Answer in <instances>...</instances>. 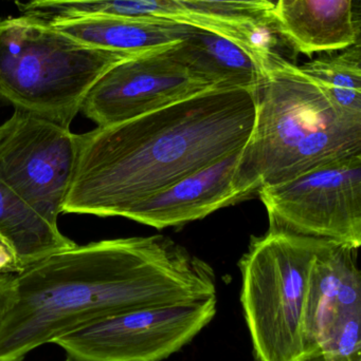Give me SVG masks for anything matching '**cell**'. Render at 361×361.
<instances>
[{"label": "cell", "mask_w": 361, "mask_h": 361, "mask_svg": "<svg viewBox=\"0 0 361 361\" xmlns=\"http://www.w3.org/2000/svg\"><path fill=\"white\" fill-rule=\"evenodd\" d=\"M80 152V135L15 110L0 126V182L57 226Z\"/></svg>", "instance_id": "ba28073f"}, {"label": "cell", "mask_w": 361, "mask_h": 361, "mask_svg": "<svg viewBox=\"0 0 361 361\" xmlns=\"http://www.w3.org/2000/svg\"><path fill=\"white\" fill-rule=\"evenodd\" d=\"M169 48L134 55L110 68L87 92L81 112L97 127L112 126L216 89L193 75Z\"/></svg>", "instance_id": "9c48e42d"}, {"label": "cell", "mask_w": 361, "mask_h": 361, "mask_svg": "<svg viewBox=\"0 0 361 361\" xmlns=\"http://www.w3.org/2000/svg\"><path fill=\"white\" fill-rule=\"evenodd\" d=\"M29 10L47 23L88 16L173 21L230 38L262 61L273 51L269 37L273 13L265 11L180 0H31Z\"/></svg>", "instance_id": "30bf717a"}, {"label": "cell", "mask_w": 361, "mask_h": 361, "mask_svg": "<svg viewBox=\"0 0 361 361\" xmlns=\"http://www.w3.org/2000/svg\"><path fill=\"white\" fill-rule=\"evenodd\" d=\"M265 2H266L267 4H268L269 6H271V10H273V8L277 6L278 2H279V0H264Z\"/></svg>", "instance_id": "7402d4cb"}, {"label": "cell", "mask_w": 361, "mask_h": 361, "mask_svg": "<svg viewBox=\"0 0 361 361\" xmlns=\"http://www.w3.org/2000/svg\"><path fill=\"white\" fill-rule=\"evenodd\" d=\"M65 361H78V360H70V358H67V360H66Z\"/></svg>", "instance_id": "603a6c76"}, {"label": "cell", "mask_w": 361, "mask_h": 361, "mask_svg": "<svg viewBox=\"0 0 361 361\" xmlns=\"http://www.w3.org/2000/svg\"><path fill=\"white\" fill-rule=\"evenodd\" d=\"M218 298L206 297L116 314L54 341L78 361H161L179 351L213 319Z\"/></svg>", "instance_id": "52a82bcc"}, {"label": "cell", "mask_w": 361, "mask_h": 361, "mask_svg": "<svg viewBox=\"0 0 361 361\" xmlns=\"http://www.w3.org/2000/svg\"><path fill=\"white\" fill-rule=\"evenodd\" d=\"M303 361H324V357H322V354L320 352H317V353L314 354V355L309 356V358Z\"/></svg>", "instance_id": "44dd1931"}, {"label": "cell", "mask_w": 361, "mask_h": 361, "mask_svg": "<svg viewBox=\"0 0 361 361\" xmlns=\"http://www.w3.org/2000/svg\"><path fill=\"white\" fill-rule=\"evenodd\" d=\"M48 25L81 44L131 54L173 46L194 29L173 21L112 16L78 17Z\"/></svg>", "instance_id": "9a60e30c"}, {"label": "cell", "mask_w": 361, "mask_h": 361, "mask_svg": "<svg viewBox=\"0 0 361 361\" xmlns=\"http://www.w3.org/2000/svg\"><path fill=\"white\" fill-rule=\"evenodd\" d=\"M248 89H210L80 135L64 214L122 216L165 187L245 147L256 122Z\"/></svg>", "instance_id": "7a4b0ae2"}, {"label": "cell", "mask_w": 361, "mask_h": 361, "mask_svg": "<svg viewBox=\"0 0 361 361\" xmlns=\"http://www.w3.org/2000/svg\"><path fill=\"white\" fill-rule=\"evenodd\" d=\"M358 248L326 241L309 276L305 335L324 361H361Z\"/></svg>", "instance_id": "8fae6325"}, {"label": "cell", "mask_w": 361, "mask_h": 361, "mask_svg": "<svg viewBox=\"0 0 361 361\" xmlns=\"http://www.w3.org/2000/svg\"><path fill=\"white\" fill-rule=\"evenodd\" d=\"M278 31L305 55L343 50L357 42L353 0H279Z\"/></svg>", "instance_id": "4fadbf2b"}, {"label": "cell", "mask_w": 361, "mask_h": 361, "mask_svg": "<svg viewBox=\"0 0 361 361\" xmlns=\"http://www.w3.org/2000/svg\"><path fill=\"white\" fill-rule=\"evenodd\" d=\"M0 237L12 246L23 269L53 252L76 245L1 182Z\"/></svg>", "instance_id": "2e32d148"}, {"label": "cell", "mask_w": 361, "mask_h": 361, "mask_svg": "<svg viewBox=\"0 0 361 361\" xmlns=\"http://www.w3.org/2000/svg\"><path fill=\"white\" fill-rule=\"evenodd\" d=\"M299 68L322 89L339 111L361 120L360 42L334 56L314 59Z\"/></svg>", "instance_id": "e0dca14e"}, {"label": "cell", "mask_w": 361, "mask_h": 361, "mask_svg": "<svg viewBox=\"0 0 361 361\" xmlns=\"http://www.w3.org/2000/svg\"><path fill=\"white\" fill-rule=\"evenodd\" d=\"M23 269V267L12 246L0 237V277L17 275Z\"/></svg>", "instance_id": "ac0fdd59"}, {"label": "cell", "mask_w": 361, "mask_h": 361, "mask_svg": "<svg viewBox=\"0 0 361 361\" xmlns=\"http://www.w3.org/2000/svg\"><path fill=\"white\" fill-rule=\"evenodd\" d=\"M242 149L190 173L129 208L123 218L157 229L179 226L244 200L235 178Z\"/></svg>", "instance_id": "7c38bea8"}, {"label": "cell", "mask_w": 361, "mask_h": 361, "mask_svg": "<svg viewBox=\"0 0 361 361\" xmlns=\"http://www.w3.org/2000/svg\"><path fill=\"white\" fill-rule=\"evenodd\" d=\"M134 55L81 44L23 15L0 19V97L70 128L93 84Z\"/></svg>", "instance_id": "277c9868"}, {"label": "cell", "mask_w": 361, "mask_h": 361, "mask_svg": "<svg viewBox=\"0 0 361 361\" xmlns=\"http://www.w3.org/2000/svg\"><path fill=\"white\" fill-rule=\"evenodd\" d=\"M170 53L193 75L216 89L256 90L264 63L230 38L194 27Z\"/></svg>", "instance_id": "5bb4252c"}, {"label": "cell", "mask_w": 361, "mask_h": 361, "mask_svg": "<svg viewBox=\"0 0 361 361\" xmlns=\"http://www.w3.org/2000/svg\"><path fill=\"white\" fill-rule=\"evenodd\" d=\"M14 290H13V276L0 277V318L12 302Z\"/></svg>", "instance_id": "ffe728a7"}, {"label": "cell", "mask_w": 361, "mask_h": 361, "mask_svg": "<svg viewBox=\"0 0 361 361\" xmlns=\"http://www.w3.org/2000/svg\"><path fill=\"white\" fill-rule=\"evenodd\" d=\"M324 242L271 229L252 238L239 267L256 361H303L315 354L305 313L312 267Z\"/></svg>", "instance_id": "5b68a950"}, {"label": "cell", "mask_w": 361, "mask_h": 361, "mask_svg": "<svg viewBox=\"0 0 361 361\" xmlns=\"http://www.w3.org/2000/svg\"><path fill=\"white\" fill-rule=\"evenodd\" d=\"M256 97V122L235 186L244 199L264 186L361 152V120L339 111L300 68L273 51Z\"/></svg>", "instance_id": "3957f363"}, {"label": "cell", "mask_w": 361, "mask_h": 361, "mask_svg": "<svg viewBox=\"0 0 361 361\" xmlns=\"http://www.w3.org/2000/svg\"><path fill=\"white\" fill-rule=\"evenodd\" d=\"M256 195L266 208L271 231L360 247L361 152L261 187Z\"/></svg>", "instance_id": "8992f818"}, {"label": "cell", "mask_w": 361, "mask_h": 361, "mask_svg": "<svg viewBox=\"0 0 361 361\" xmlns=\"http://www.w3.org/2000/svg\"><path fill=\"white\" fill-rule=\"evenodd\" d=\"M180 1L190 2V4H206V6H229V8L273 12L271 6L264 0H180Z\"/></svg>", "instance_id": "d6986e66"}, {"label": "cell", "mask_w": 361, "mask_h": 361, "mask_svg": "<svg viewBox=\"0 0 361 361\" xmlns=\"http://www.w3.org/2000/svg\"><path fill=\"white\" fill-rule=\"evenodd\" d=\"M0 318V361H23L86 324L216 296L213 269L165 235L103 240L49 255L13 276Z\"/></svg>", "instance_id": "6da1fadb"}]
</instances>
